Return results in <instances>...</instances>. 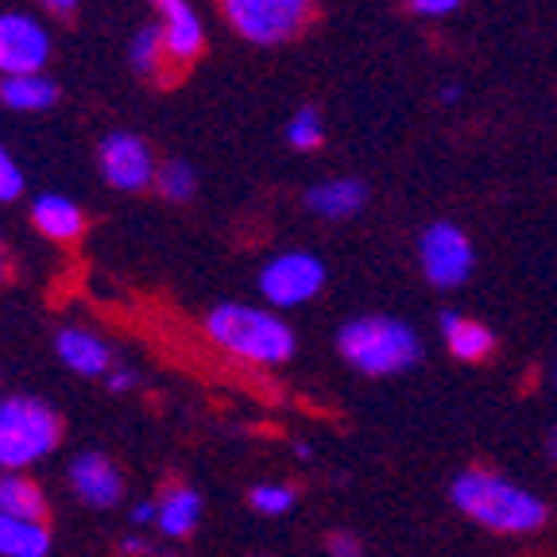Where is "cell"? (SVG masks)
Here are the masks:
<instances>
[{
  "label": "cell",
  "mask_w": 557,
  "mask_h": 557,
  "mask_svg": "<svg viewBox=\"0 0 557 557\" xmlns=\"http://www.w3.org/2000/svg\"><path fill=\"white\" fill-rule=\"evenodd\" d=\"M437 330H442L449 357H457L461 364H480V360H487L496 352V333L487 330L484 322L465 318V313H457V310L437 313Z\"/></svg>",
  "instance_id": "obj_13"
},
{
  "label": "cell",
  "mask_w": 557,
  "mask_h": 557,
  "mask_svg": "<svg viewBox=\"0 0 557 557\" xmlns=\"http://www.w3.org/2000/svg\"><path fill=\"white\" fill-rule=\"evenodd\" d=\"M228 27L256 47L287 44L310 24L313 0H221Z\"/></svg>",
  "instance_id": "obj_5"
},
{
  "label": "cell",
  "mask_w": 557,
  "mask_h": 557,
  "mask_svg": "<svg viewBox=\"0 0 557 557\" xmlns=\"http://www.w3.org/2000/svg\"><path fill=\"white\" fill-rule=\"evenodd\" d=\"M62 442V422L39 395L0 399V472H27L44 465Z\"/></svg>",
  "instance_id": "obj_4"
},
{
  "label": "cell",
  "mask_w": 557,
  "mask_h": 557,
  "mask_svg": "<svg viewBox=\"0 0 557 557\" xmlns=\"http://www.w3.org/2000/svg\"><path fill=\"white\" fill-rule=\"evenodd\" d=\"M295 457H302V461H310V457H313V445H310V442H298V445H295Z\"/></svg>",
  "instance_id": "obj_33"
},
{
  "label": "cell",
  "mask_w": 557,
  "mask_h": 557,
  "mask_svg": "<svg viewBox=\"0 0 557 557\" xmlns=\"http://www.w3.org/2000/svg\"><path fill=\"white\" fill-rule=\"evenodd\" d=\"M457 97H461V89H457V86H453V82H449V86L442 89V101H445V104H453V101H457Z\"/></svg>",
  "instance_id": "obj_32"
},
{
  "label": "cell",
  "mask_w": 557,
  "mask_h": 557,
  "mask_svg": "<svg viewBox=\"0 0 557 557\" xmlns=\"http://www.w3.org/2000/svg\"><path fill=\"white\" fill-rule=\"evenodd\" d=\"M66 480L78 504L94 507V511H109L124 499V472L104 453H78L66 465Z\"/></svg>",
  "instance_id": "obj_10"
},
{
  "label": "cell",
  "mask_w": 557,
  "mask_h": 557,
  "mask_svg": "<svg viewBox=\"0 0 557 557\" xmlns=\"http://www.w3.org/2000/svg\"><path fill=\"white\" fill-rule=\"evenodd\" d=\"M59 101V86L44 74H16L0 78V104H9L16 113H44Z\"/></svg>",
  "instance_id": "obj_18"
},
{
  "label": "cell",
  "mask_w": 557,
  "mask_h": 557,
  "mask_svg": "<svg viewBox=\"0 0 557 557\" xmlns=\"http://www.w3.org/2000/svg\"><path fill=\"white\" fill-rule=\"evenodd\" d=\"M39 4H44L47 12H51V16H74V12H78V4L82 0H39Z\"/></svg>",
  "instance_id": "obj_30"
},
{
  "label": "cell",
  "mask_w": 557,
  "mask_h": 557,
  "mask_svg": "<svg viewBox=\"0 0 557 557\" xmlns=\"http://www.w3.org/2000/svg\"><path fill=\"white\" fill-rule=\"evenodd\" d=\"M418 263L434 290H457L469 283L476 268V248L465 228H457L453 221H434L418 236Z\"/></svg>",
  "instance_id": "obj_6"
},
{
  "label": "cell",
  "mask_w": 557,
  "mask_h": 557,
  "mask_svg": "<svg viewBox=\"0 0 557 557\" xmlns=\"http://www.w3.org/2000/svg\"><path fill=\"white\" fill-rule=\"evenodd\" d=\"M54 357L70 368L74 375H109L113 372V348L97 330H86V325H62L54 333Z\"/></svg>",
  "instance_id": "obj_12"
},
{
  "label": "cell",
  "mask_w": 557,
  "mask_h": 557,
  "mask_svg": "<svg viewBox=\"0 0 557 557\" xmlns=\"http://www.w3.org/2000/svg\"><path fill=\"white\" fill-rule=\"evenodd\" d=\"M248 504H252V511L260 515H287L290 507H295V487L290 484H256L252 492H248Z\"/></svg>",
  "instance_id": "obj_23"
},
{
  "label": "cell",
  "mask_w": 557,
  "mask_h": 557,
  "mask_svg": "<svg viewBox=\"0 0 557 557\" xmlns=\"http://www.w3.org/2000/svg\"><path fill=\"white\" fill-rule=\"evenodd\" d=\"M337 352L360 375H403L422 360V337L403 318L360 313L337 330Z\"/></svg>",
  "instance_id": "obj_3"
},
{
  "label": "cell",
  "mask_w": 557,
  "mask_h": 557,
  "mask_svg": "<svg viewBox=\"0 0 557 557\" xmlns=\"http://www.w3.org/2000/svg\"><path fill=\"white\" fill-rule=\"evenodd\" d=\"M121 554H128V557H148L151 554V542L136 539V534H124V539H121Z\"/></svg>",
  "instance_id": "obj_29"
},
{
  "label": "cell",
  "mask_w": 557,
  "mask_h": 557,
  "mask_svg": "<svg viewBox=\"0 0 557 557\" xmlns=\"http://www.w3.org/2000/svg\"><path fill=\"white\" fill-rule=\"evenodd\" d=\"M201 522V496L190 484H174L159 499V534L163 539H186V534L198 531Z\"/></svg>",
  "instance_id": "obj_16"
},
{
  "label": "cell",
  "mask_w": 557,
  "mask_h": 557,
  "mask_svg": "<svg viewBox=\"0 0 557 557\" xmlns=\"http://www.w3.org/2000/svg\"><path fill=\"white\" fill-rule=\"evenodd\" d=\"M104 387H109V392L113 395H128V392H136L139 387V372L136 368H113V372L104 375Z\"/></svg>",
  "instance_id": "obj_25"
},
{
  "label": "cell",
  "mask_w": 557,
  "mask_h": 557,
  "mask_svg": "<svg viewBox=\"0 0 557 557\" xmlns=\"http://www.w3.org/2000/svg\"><path fill=\"white\" fill-rule=\"evenodd\" d=\"M151 9L159 12V27H163L166 59L174 66H190L201 51H206V24L194 12L190 0H151Z\"/></svg>",
  "instance_id": "obj_11"
},
{
  "label": "cell",
  "mask_w": 557,
  "mask_h": 557,
  "mask_svg": "<svg viewBox=\"0 0 557 557\" xmlns=\"http://www.w3.org/2000/svg\"><path fill=\"white\" fill-rule=\"evenodd\" d=\"M20 194H24V171H20L16 159L4 151V144H0V206L16 201Z\"/></svg>",
  "instance_id": "obj_24"
},
{
  "label": "cell",
  "mask_w": 557,
  "mask_h": 557,
  "mask_svg": "<svg viewBox=\"0 0 557 557\" xmlns=\"http://www.w3.org/2000/svg\"><path fill=\"white\" fill-rule=\"evenodd\" d=\"M554 387H557V364H554Z\"/></svg>",
  "instance_id": "obj_35"
},
{
  "label": "cell",
  "mask_w": 557,
  "mask_h": 557,
  "mask_svg": "<svg viewBox=\"0 0 557 557\" xmlns=\"http://www.w3.org/2000/svg\"><path fill=\"white\" fill-rule=\"evenodd\" d=\"M32 225L54 244H74L86 233V213L66 194H39L32 201Z\"/></svg>",
  "instance_id": "obj_14"
},
{
  "label": "cell",
  "mask_w": 557,
  "mask_h": 557,
  "mask_svg": "<svg viewBox=\"0 0 557 557\" xmlns=\"http://www.w3.org/2000/svg\"><path fill=\"white\" fill-rule=\"evenodd\" d=\"M325 263L313 252H278L260 268V295L275 310L306 306L322 295Z\"/></svg>",
  "instance_id": "obj_7"
},
{
  "label": "cell",
  "mask_w": 557,
  "mask_h": 557,
  "mask_svg": "<svg viewBox=\"0 0 557 557\" xmlns=\"http://www.w3.org/2000/svg\"><path fill=\"white\" fill-rule=\"evenodd\" d=\"M9 275V252H4V240H0V283Z\"/></svg>",
  "instance_id": "obj_34"
},
{
  "label": "cell",
  "mask_w": 557,
  "mask_h": 557,
  "mask_svg": "<svg viewBox=\"0 0 557 557\" xmlns=\"http://www.w3.org/2000/svg\"><path fill=\"white\" fill-rule=\"evenodd\" d=\"M128 59H132V70H136V74H144V78H159V74H163V62H171L166 59L163 27L159 24L139 27L128 44Z\"/></svg>",
  "instance_id": "obj_20"
},
{
  "label": "cell",
  "mask_w": 557,
  "mask_h": 557,
  "mask_svg": "<svg viewBox=\"0 0 557 557\" xmlns=\"http://www.w3.org/2000/svg\"><path fill=\"white\" fill-rule=\"evenodd\" d=\"M546 453H549V465H554V469H557V426L546 434Z\"/></svg>",
  "instance_id": "obj_31"
},
{
  "label": "cell",
  "mask_w": 557,
  "mask_h": 557,
  "mask_svg": "<svg viewBox=\"0 0 557 557\" xmlns=\"http://www.w3.org/2000/svg\"><path fill=\"white\" fill-rule=\"evenodd\" d=\"M51 59V35L27 12H0V78L44 74Z\"/></svg>",
  "instance_id": "obj_8"
},
{
  "label": "cell",
  "mask_w": 557,
  "mask_h": 557,
  "mask_svg": "<svg viewBox=\"0 0 557 557\" xmlns=\"http://www.w3.org/2000/svg\"><path fill=\"white\" fill-rule=\"evenodd\" d=\"M156 190L163 194L166 201H190L194 194H198V174H194L190 163H183V159H166V163H159V174H156Z\"/></svg>",
  "instance_id": "obj_21"
},
{
  "label": "cell",
  "mask_w": 557,
  "mask_h": 557,
  "mask_svg": "<svg viewBox=\"0 0 557 557\" xmlns=\"http://www.w3.org/2000/svg\"><path fill=\"white\" fill-rule=\"evenodd\" d=\"M0 515L27 522L47 519V496L27 472H0Z\"/></svg>",
  "instance_id": "obj_17"
},
{
  "label": "cell",
  "mask_w": 557,
  "mask_h": 557,
  "mask_svg": "<svg viewBox=\"0 0 557 557\" xmlns=\"http://www.w3.org/2000/svg\"><path fill=\"white\" fill-rule=\"evenodd\" d=\"M97 163H101L104 183L116 190H144L156 183L159 163L151 156L148 139H139L136 132H113L101 139L97 148Z\"/></svg>",
  "instance_id": "obj_9"
},
{
  "label": "cell",
  "mask_w": 557,
  "mask_h": 557,
  "mask_svg": "<svg viewBox=\"0 0 557 557\" xmlns=\"http://www.w3.org/2000/svg\"><path fill=\"white\" fill-rule=\"evenodd\" d=\"M407 4H410V12H414V16H430V20L449 16V12L461 9V0H407Z\"/></svg>",
  "instance_id": "obj_26"
},
{
  "label": "cell",
  "mask_w": 557,
  "mask_h": 557,
  "mask_svg": "<svg viewBox=\"0 0 557 557\" xmlns=\"http://www.w3.org/2000/svg\"><path fill=\"white\" fill-rule=\"evenodd\" d=\"M128 522L132 527H151V522H159V499H139V504H132Z\"/></svg>",
  "instance_id": "obj_28"
},
{
  "label": "cell",
  "mask_w": 557,
  "mask_h": 557,
  "mask_svg": "<svg viewBox=\"0 0 557 557\" xmlns=\"http://www.w3.org/2000/svg\"><path fill=\"white\" fill-rule=\"evenodd\" d=\"M306 209L325 221H348L357 218L368 201V186L360 178H325V183L306 190Z\"/></svg>",
  "instance_id": "obj_15"
},
{
  "label": "cell",
  "mask_w": 557,
  "mask_h": 557,
  "mask_svg": "<svg viewBox=\"0 0 557 557\" xmlns=\"http://www.w3.org/2000/svg\"><path fill=\"white\" fill-rule=\"evenodd\" d=\"M453 507L492 534H534L549 522V504L484 465H469L449 484Z\"/></svg>",
  "instance_id": "obj_1"
},
{
  "label": "cell",
  "mask_w": 557,
  "mask_h": 557,
  "mask_svg": "<svg viewBox=\"0 0 557 557\" xmlns=\"http://www.w3.org/2000/svg\"><path fill=\"white\" fill-rule=\"evenodd\" d=\"M287 144L295 151H318L325 144V128L318 109H298L287 121Z\"/></svg>",
  "instance_id": "obj_22"
},
{
  "label": "cell",
  "mask_w": 557,
  "mask_h": 557,
  "mask_svg": "<svg viewBox=\"0 0 557 557\" xmlns=\"http://www.w3.org/2000/svg\"><path fill=\"white\" fill-rule=\"evenodd\" d=\"M206 337L228 357L248 360V364L278 368L295 357V330H290L278 310L244 302H221L206 313Z\"/></svg>",
  "instance_id": "obj_2"
},
{
  "label": "cell",
  "mask_w": 557,
  "mask_h": 557,
  "mask_svg": "<svg viewBox=\"0 0 557 557\" xmlns=\"http://www.w3.org/2000/svg\"><path fill=\"white\" fill-rule=\"evenodd\" d=\"M325 546H330L333 557H360V539L348 531H333L330 539H325Z\"/></svg>",
  "instance_id": "obj_27"
},
{
  "label": "cell",
  "mask_w": 557,
  "mask_h": 557,
  "mask_svg": "<svg viewBox=\"0 0 557 557\" xmlns=\"http://www.w3.org/2000/svg\"><path fill=\"white\" fill-rule=\"evenodd\" d=\"M51 554V531L47 522H27L0 515V557H47Z\"/></svg>",
  "instance_id": "obj_19"
}]
</instances>
